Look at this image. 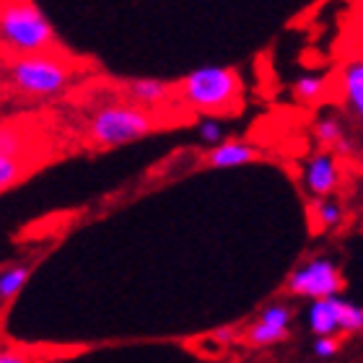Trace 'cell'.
<instances>
[{"label":"cell","mask_w":363,"mask_h":363,"mask_svg":"<svg viewBox=\"0 0 363 363\" xmlns=\"http://www.w3.org/2000/svg\"><path fill=\"white\" fill-rule=\"evenodd\" d=\"M73 68L57 50L31 57H16L8 65V78L18 94L31 99H52L70 84Z\"/></svg>","instance_id":"cell-3"},{"label":"cell","mask_w":363,"mask_h":363,"mask_svg":"<svg viewBox=\"0 0 363 363\" xmlns=\"http://www.w3.org/2000/svg\"><path fill=\"white\" fill-rule=\"evenodd\" d=\"M340 161L333 151H317L303 167V184L314 200H327L340 184Z\"/></svg>","instance_id":"cell-6"},{"label":"cell","mask_w":363,"mask_h":363,"mask_svg":"<svg viewBox=\"0 0 363 363\" xmlns=\"http://www.w3.org/2000/svg\"><path fill=\"white\" fill-rule=\"evenodd\" d=\"M337 298H322V301H311L309 306V330L317 337H335L337 330Z\"/></svg>","instance_id":"cell-9"},{"label":"cell","mask_w":363,"mask_h":363,"mask_svg":"<svg viewBox=\"0 0 363 363\" xmlns=\"http://www.w3.org/2000/svg\"><path fill=\"white\" fill-rule=\"evenodd\" d=\"M197 133H200L205 143L211 145H218L223 140V128H220L218 117H203V120L197 122Z\"/></svg>","instance_id":"cell-20"},{"label":"cell","mask_w":363,"mask_h":363,"mask_svg":"<svg viewBox=\"0 0 363 363\" xmlns=\"http://www.w3.org/2000/svg\"><path fill=\"white\" fill-rule=\"evenodd\" d=\"M23 177H29V167L23 164V159H8V156H0V195L6 189L16 187Z\"/></svg>","instance_id":"cell-18"},{"label":"cell","mask_w":363,"mask_h":363,"mask_svg":"<svg viewBox=\"0 0 363 363\" xmlns=\"http://www.w3.org/2000/svg\"><path fill=\"white\" fill-rule=\"evenodd\" d=\"M0 47L16 57L55 52L57 34L37 3H0Z\"/></svg>","instance_id":"cell-1"},{"label":"cell","mask_w":363,"mask_h":363,"mask_svg":"<svg viewBox=\"0 0 363 363\" xmlns=\"http://www.w3.org/2000/svg\"><path fill=\"white\" fill-rule=\"evenodd\" d=\"M291 319H294V311H291L288 303H270V306L259 314V322L280 327V330H288V327H291Z\"/></svg>","instance_id":"cell-19"},{"label":"cell","mask_w":363,"mask_h":363,"mask_svg":"<svg viewBox=\"0 0 363 363\" xmlns=\"http://www.w3.org/2000/svg\"><path fill=\"white\" fill-rule=\"evenodd\" d=\"M259 153L257 145H250L244 140H220L218 145H213L211 151L205 153V164L213 169H231V167H244L257 161Z\"/></svg>","instance_id":"cell-7"},{"label":"cell","mask_w":363,"mask_h":363,"mask_svg":"<svg viewBox=\"0 0 363 363\" xmlns=\"http://www.w3.org/2000/svg\"><path fill=\"white\" fill-rule=\"evenodd\" d=\"M156 117L135 104H106L101 106L89 125V140L96 148H117L135 143L156 130Z\"/></svg>","instance_id":"cell-4"},{"label":"cell","mask_w":363,"mask_h":363,"mask_svg":"<svg viewBox=\"0 0 363 363\" xmlns=\"http://www.w3.org/2000/svg\"><path fill=\"white\" fill-rule=\"evenodd\" d=\"M0 363H34V358L26 350L18 348H0Z\"/></svg>","instance_id":"cell-22"},{"label":"cell","mask_w":363,"mask_h":363,"mask_svg":"<svg viewBox=\"0 0 363 363\" xmlns=\"http://www.w3.org/2000/svg\"><path fill=\"white\" fill-rule=\"evenodd\" d=\"M337 330L342 333H361L363 330V309L348 298H337Z\"/></svg>","instance_id":"cell-17"},{"label":"cell","mask_w":363,"mask_h":363,"mask_svg":"<svg viewBox=\"0 0 363 363\" xmlns=\"http://www.w3.org/2000/svg\"><path fill=\"white\" fill-rule=\"evenodd\" d=\"M337 350H340V340H337V337H319V340L314 342V353H317L319 358H333Z\"/></svg>","instance_id":"cell-21"},{"label":"cell","mask_w":363,"mask_h":363,"mask_svg":"<svg viewBox=\"0 0 363 363\" xmlns=\"http://www.w3.org/2000/svg\"><path fill=\"white\" fill-rule=\"evenodd\" d=\"M342 286H345L342 272L333 259H309L306 265L296 267L288 278V291L301 298H311V301L335 298L340 296Z\"/></svg>","instance_id":"cell-5"},{"label":"cell","mask_w":363,"mask_h":363,"mask_svg":"<svg viewBox=\"0 0 363 363\" xmlns=\"http://www.w3.org/2000/svg\"><path fill=\"white\" fill-rule=\"evenodd\" d=\"M311 216H314V226H319L322 231L335 228L342 220V208L337 200H314L311 205Z\"/></svg>","instance_id":"cell-16"},{"label":"cell","mask_w":363,"mask_h":363,"mask_svg":"<svg viewBox=\"0 0 363 363\" xmlns=\"http://www.w3.org/2000/svg\"><path fill=\"white\" fill-rule=\"evenodd\" d=\"M172 94H174L172 84L161 81V78H135L128 84V96L140 109H153V106L167 104Z\"/></svg>","instance_id":"cell-8"},{"label":"cell","mask_w":363,"mask_h":363,"mask_svg":"<svg viewBox=\"0 0 363 363\" xmlns=\"http://www.w3.org/2000/svg\"><path fill=\"white\" fill-rule=\"evenodd\" d=\"M236 337V330L234 327H220V330H216V333L208 337V340H216V342H231Z\"/></svg>","instance_id":"cell-23"},{"label":"cell","mask_w":363,"mask_h":363,"mask_svg":"<svg viewBox=\"0 0 363 363\" xmlns=\"http://www.w3.org/2000/svg\"><path fill=\"white\" fill-rule=\"evenodd\" d=\"M327 91H330V84L325 76H301L294 84V96L301 104H319L327 96Z\"/></svg>","instance_id":"cell-11"},{"label":"cell","mask_w":363,"mask_h":363,"mask_svg":"<svg viewBox=\"0 0 363 363\" xmlns=\"http://www.w3.org/2000/svg\"><path fill=\"white\" fill-rule=\"evenodd\" d=\"M244 340L255 345V348H267V345H275V342L288 340V330H280V327L265 325V322H255V325L247 330V337Z\"/></svg>","instance_id":"cell-15"},{"label":"cell","mask_w":363,"mask_h":363,"mask_svg":"<svg viewBox=\"0 0 363 363\" xmlns=\"http://www.w3.org/2000/svg\"><path fill=\"white\" fill-rule=\"evenodd\" d=\"M342 89H345V101H348V112L361 120L363 117V62L350 60L342 68Z\"/></svg>","instance_id":"cell-10"},{"label":"cell","mask_w":363,"mask_h":363,"mask_svg":"<svg viewBox=\"0 0 363 363\" xmlns=\"http://www.w3.org/2000/svg\"><path fill=\"white\" fill-rule=\"evenodd\" d=\"M31 267L29 265H11L0 270V301L13 298L18 291L23 288L26 278H29Z\"/></svg>","instance_id":"cell-14"},{"label":"cell","mask_w":363,"mask_h":363,"mask_svg":"<svg viewBox=\"0 0 363 363\" xmlns=\"http://www.w3.org/2000/svg\"><path fill=\"white\" fill-rule=\"evenodd\" d=\"M242 76L236 68H220V65H205L192 70L177 86L182 101L197 112L216 114H236L242 106Z\"/></svg>","instance_id":"cell-2"},{"label":"cell","mask_w":363,"mask_h":363,"mask_svg":"<svg viewBox=\"0 0 363 363\" xmlns=\"http://www.w3.org/2000/svg\"><path fill=\"white\" fill-rule=\"evenodd\" d=\"M29 148V138L21 128L16 125H0V156L8 159H23V153Z\"/></svg>","instance_id":"cell-13"},{"label":"cell","mask_w":363,"mask_h":363,"mask_svg":"<svg viewBox=\"0 0 363 363\" xmlns=\"http://www.w3.org/2000/svg\"><path fill=\"white\" fill-rule=\"evenodd\" d=\"M314 138L325 145V151H333L335 145L345 138V128H342V120L337 114H325L314 122Z\"/></svg>","instance_id":"cell-12"}]
</instances>
